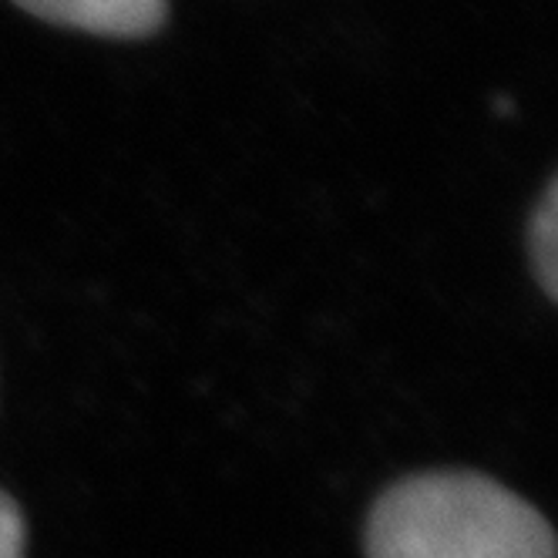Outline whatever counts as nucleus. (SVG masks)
<instances>
[{
	"mask_svg": "<svg viewBox=\"0 0 558 558\" xmlns=\"http://www.w3.org/2000/svg\"><path fill=\"white\" fill-rule=\"evenodd\" d=\"M367 558H555L545 514L485 474L437 471L380 495Z\"/></svg>",
	"mask_w": 558,
	"mask_h": 558,
	"instance_id": "f257e3e1",
	"label": "nucleus"
},
{
	"mask_svg": "<svg viewBox=\"0 0 558 558\" xmlns=\"http://www.w3.org/2000/svg\"><path fill=\"white\" fill-rule=\"evenodd\" d=\"M24 545H27L24 514L8 492H0V558H24Z\"/></svg>",
	"mask_w": 558,
	"mask_h": 558,
	"instance_id": "20e7f679",
	"label": "nucleus"
},
{
	"mask_svg": "<svg viewBox=\"0 0 558 558\" xmlns=\"http://www.w3.org/2000/svg\"><path fill=\"white\" fill-rule=\"evenodd\" d=\"M529 256L532 269L538 276V287L545 290L548 300L558 296V185L548 182L538 206L529 219Z\"/></svg>",
	"mask_w": 558,
	"mask_h": 558,
	"instance_id": "7ed1b4c3",
	"label": "nucleus"
},
{
	"mask_svg": "<svg viewBox=\"0 0 558 558\" xmlns=\"http://www.w3.org/2000/svg\"><path fill=\"white\" fill-rule=\"evenodd\" d=\"M21 11L95 37H148L169 17V0H14Z\"/></svg>",
	"mask_w": 558,
	"mask_h": 558,
	"instance_id": "f03ea898",
	"label": "nucleus"
}]
</instances>
